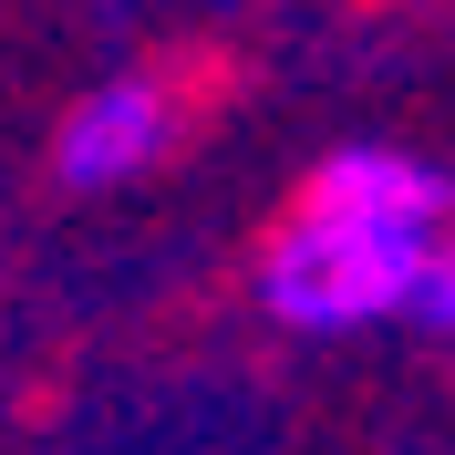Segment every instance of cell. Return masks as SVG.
Wrapping results in <instances>:
<instances>
[{"label":"cell","mask_w":455,"mask_h":455,"mask_svg":"<svg viewBox=\"0 0 455 455\" xmlns=\"http://www.w3.org/2000/svg\"><path fill=\"white\" fill-rule=\"evenodd\" d=\"M435 228H363V218H290L259 259V300L290 331H363V321H403V290L425 269Z\"/></svg>","instance_id":"6da1fadb"},{"label":"cell","mask_w":455,"mask_h":455,"mask_svg":"<svg viewBox=\"0 0 455 455\" xmlns=\"http://www.w3.org/2000/svg\"><path fill=\"white\" fill-rule=\"evenodd\" d=\"M166 135H176V104L145 73H114V84H93L84 104L62 114L52 166H62V187H124V176H145L166 156Z\"/></svg>","instance_id":"7a4b0ae2"},{"label":"cell","mask_w":455,"mask_h":455,"mask_svg":"<svg viewBox=\"0 0 455 455\" xmlns=\"http://www.w3.org/2000/svg\"><path fill=\"white\" fill-rule=\"evenodd\" d=\"M311 207L321 218H363V228H445L455 176L425 166V156H394V145H341L311 176Z\"/></svg>","instance_id":"3957f363"},{"label":"cell","mask_w":455,"mask_h":455,"mask_svg":"<svg viewBox=\"0 0 455 455\" xmlns=\"http://www.w3.org/2000/svg\"><path fill=\"white\" fill-rule=\"evenodd\" d=\"M403 321L455 331V238H445V228L425 238V269H414V290H403Z\"/></svg>","instance_id":"277c9868"}]
</instances>
